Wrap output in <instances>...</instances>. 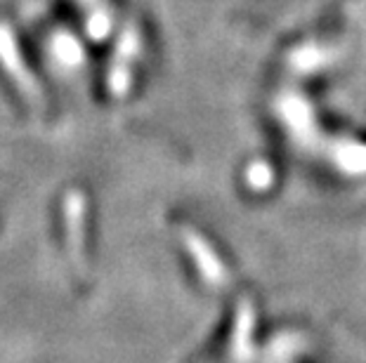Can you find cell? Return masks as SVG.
Masks as SVG:
<instances>
[{
    "label": "cell",
    "instance_id": "1",
    "mask_svg": "<svg viewBox=\"0 0 366 363\" xmlns=\"http://www.w3.org/2000/svg\"><path fill=\"white\" fill-rule=\"evenodd\" d=\"M64 220H66V241H69V255L76 267V272L85 274V200L81 191H71L64 200Z\"/></svg>",
    "mask_w": 366,
    "mask_h": 363
},
{
    "label": "cell",
    "instance_id": "2",
    "mask_svg": "<svg viewBox=\"0 0 366 363\" xmlns=\"http://www.w3.org/2000/svg\"><path fill=\"white\" fill-rule=\"evenodd\" d=\"M184 241H187V250H189L194 265H197L199 274L204 276L206 283L213 285V288H227V283H229L227 269L217 260V255L206 243V238H201L199 234H194V231H187Z\"/></svg>",
    "mask_w": 366,
    "mask_h": 363
},
{
    "label": "cell",
    "instance_id": "3",
    "mask_svg": "<svg viewBox=\"0 0 366 363\" xmlns=\"http://www.w3.org/2000/svg\"><path fill=\"white\" fill-rule=\"evenodd\" d=\"M237 330H234V339H232V354H234L237 361H246L248 359V349H251V333H253V309L248 302L241 305L237 312Z\"/></svg>",
    "mask_w": 366,
    "mask_h": 363
}]
</instances>
